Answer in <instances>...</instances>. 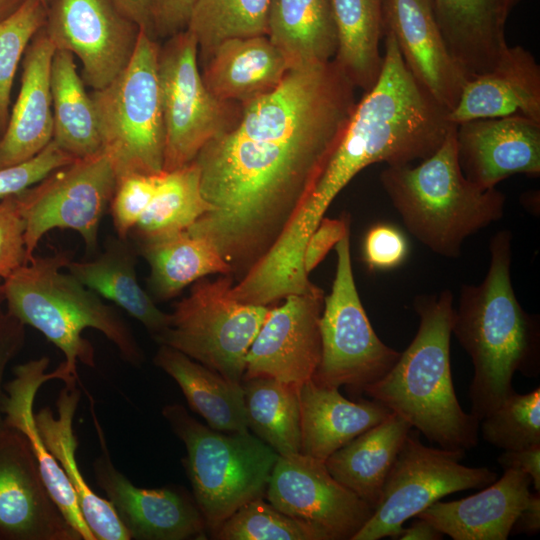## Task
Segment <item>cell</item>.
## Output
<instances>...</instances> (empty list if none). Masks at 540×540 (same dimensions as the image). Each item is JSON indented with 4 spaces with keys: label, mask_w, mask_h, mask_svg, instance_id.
Here are the masks:
<instances>
[{
    "label": "cell",
    "mask_w": 540,
    "mask_h": 540,
    "mask_svg": "<svg viewBox=\"0 0 540 540\" xmlns=\"http://www.w3.org/2000/svg\"><path fill=\"white\" fill-rule=\"evenodd\" d=\"M212 536L218 540H327L324 534L281 512L263 497L238 508Z\"/></svg>",
    "instance_id": "obj_38"
},
{
    "label": "cell",
    "mask_w": 540,
    "mask_h": 540,
    "mask_svg": "<svg viewBox=\"0 0 540 540\" xmlns=\"http://www.w3.org/2000/svg\"><path fill=\"white\" fill-rule=\"evenodd\" d=\"M356 103L334 60L294 67L273 90L242 104L237 122L200 150L194 162L211 210L186 231L217 249L235 281L297 216Z\"/></svg>",
    "instance_id": "obj_1"
},
{
    "label": "cell",
    "mask_w": 540,
    "mask_h": 540,
    "mask_svg": "<svg viewBox=\"0 0 540 540\" xmlns=\"http://www.w3.org/2000/svg\"><path fill=\"white\" fill-rule=\"evenodd\" d=\"M234 284L232 274L194 282L174 305L168 327L153 339L242 384L247 353L270 308L233 299Z\"/></svg>",
    "instance_id": "obj_10"
},
{
    "label": "cell",
    "mask_w": 540,
    "mask_h": 540,
    "mask_svg": "<svg viewBox=\"0 0 540 540\" xmlns=\"http://www.w3.org/2000/svg\"><path fill=\"white\" fill-rule=\"evenodd\" d=\"M383 26L414 79L449 112L467 79L448 49L431 0H384Z\"/></svg>",
    "instance_id": "obj_21"
},
{
    "label": "cell",
    "mask_w": 540,
    "mask_h": 540,
    "mask_svg": "<svg viewBox=\"0 0 540 540\" xmlns=\"http://www.w3.org/2000/svg\"><path fill=\"white\" fill-rule=\"evenodd\" d=\"M211 210L201 192L200 170L193 161L164 172L146 211L132 229L136 244L168 237L191 227Z\"/></svg>",
    "instance_id": "obj_36"
},
{
    "label": "cell",
    "mask_w": 540,
    "mask_h": 540,
    "mask_svg": "<svg viewBox=\"0 0 540 540\" xmlns=\"http://www.w3.org/2000/svg\"><path fill=\"white\" fill-rule=\"evenodd\" d=\"M419 328L390 371L363 393L405 419L442 448L469 450L480 421L458 402L452 381L450 339L453 294L443 290L414 299Z\"/></svg>",
    "instance_id": "obj_4"
},
{
    "label": "cell",
    "mask_w": 540,
    "mask_h": 540,
    "mask_svg": "<svg viewBox=\"0 0 540 540\" xmlns=\"http://www.w3.org/2000/svg\"><path fill=\"white\" fill-rule=\"evenodd\" d=\"M44 30L58 50L76 55L81 77L93 90L128 65L140 28L112 0H48Z\"/></svg>",
    "instance_id": "obj_15"
},
{
    "label": "cell",
    "mask_w": 540,
    "mask_h": 540,
    "mask_svg": "<svg viewBox=\"0 0 540 540\" xmlns=\"http://www.w3.org/2000/svg\"><path fill=\"white\" fill-rule=\"evenodd\" d=\"M153 362L175 380L190 408L210 428L226 433L249 432L242 384L166 345H160Z\"/></svg>",
    "instance_id": "obj_30"
},
{
    "label": "cell",
    "mask_w": 540,
    "mask_h": 540,
    "mask_svg": "<svg viewBox=\"0 0 540 540\" xmlns=\"http://www.w3.org/2000/svg\"><path fill=\"white\" fill-rule=\"evenodd\" d=\"M396 538L401 540H440L443 539V534L427 520L416 518L408 528H403Z\"/></svg>",
    "instance_id": "obj_51"
},
{
    "label": "cell",
    "mask_w": 540,
    "mask_h": 540,
    "mask_svg": "<svg viewBox=\"0 0 540 540\" xmlns=\"http://www.w3.org/2000/svg\"><path fill=\"white\" fill-rule=\"evenodd\" d=\"M162 415L184 443V466L193 498L211 536L245 503L264 497L278 454L250 432L214 430L190 416L180 404Z\"/></svg>",
    "instance_id": "obj_8"
},
{
    "label": "cell",
    "mask_w": 540,
    "mask_h": 540,
    "mask_svg": "<svg viewBox=\"0 0 540 540\" xmlns=\"http://www.w3.org/2000/svg\"><path fill=\"white\" fill-rule=\"evenodd\" d=\"M3 303H5L3 280L0 278V319L5 313L2 309Z\"/></svg>",
    "instance_id": "obj_53"
},
{
    "label": "cell",
    "mask_w": 540,
    "mask_h": 540,
    "mask_svg": "<svg viewBox=\"0 0 540 540\" xmlns=\"http://www.w3.org/2000/svg\"><path fill=\"white\" fill-rule=\"evenodd\" d=\"M163 174L129 173L117 177L109 204L117 237L129 238L156 194Z\"/></svg>",
    "instance_id": "obj_41"
},
{
    "label": "cell",
    "mask_w": 540,
    "mask_h": 540,
    "mask_svg": "<svg viewBox=\"0 0 540 540\" xmlns=\"http://www.w3.org/2000/svg\"><path fill=\"white\" fill-rule=\"evenodd\" d=\"M270 0H198L187 30L203 59L217 44L234 37L267 35Z\"/></svg>",
    "instance_id": "obj_37"
},
{
    "label": "cell",
    "mask_w": 540,
    "mask_h": 540,
    "mask_svg": "<svg viewBox=\"0 0 540 540\" xmlns=\"http://www.w3.org/2000/svg\"><path fill=\"white\" fill-rule=\"evenodd\" d=\"M324 297L318 287L269 309L247 353L242 381L269 377L300 387L314 377L321 359Z\"/></svg>",
    "instance_id": "obj_17"
},
{
    "label": "cell",
    "mask_w": 540,
    "mask_h": 540,
    "mask_svg": "<svg viewBox=\"0 0 540 540\" xmlns=\"http://www.w3.org/2000/svg\"><path fill=\"white\" fill-rule=\"evenodd\" d=\"M55 50L43 26L22 59L21 88L0 137V168L33 158L53 139L50 71Z\"/></svg>",
    "instance_id": "obj_23"
},
{
    "label": "cell",
    "mask_w": 540,
    "mask_h": 540,
    "mask_svg": "<svg viewBox=\"0 0 540 540\" xmlns=\"http://www.w3.org/2000/svg\"><path fill=\"white\" fill-rule=\"evenodd\" d=\"M198 0H153L155 38H169L187 28Z\"/></svg>",
    "instance_id": "obj_46"
},
{
    "label": "cell",
    "mask_w": 540,
    "mask_h": 540,
    "mask_svg": "<svg viewBox=\"0 0 540 540\" xmlns=\"http://www.w3.org/2000/svg\"><path fill=\"white\" fill-rule=\"evenodd\" d=\"M380 75L355 105L344 133L306 202L267 255L277 271H303L306 242L331 203L364 168L411 164L434 153L450 127L448 111L407 69L395 38L384 32Z\"/></svg>",
    "instance_id": "obj_2"
},
{
    "label": "cell",
    "mask_w": 540,
    "mask_h": 540,
    "mask_svg": "<svg viewBox=\"0 0 540 540\" xmlns=\"http://www.w3.org/2000/svg\"><path fill=\"white\" fill-rule=\"evenodd\" d=\"M498 463L503 470L515 469L526 473L531 478L535 491L540 492V445L504 451L498 457Z\"/></svg>",
    "instance_id": "obj_48"
},
{
    "label": "cell",
    "mask_w": 540,
    "mask_h": 540,
    "mask_svg": "<svg viewBox=\"0 0 540 540\" xmlns=\"http://www.w3.org/2000/svg\"><path fill=\"white\" fill-rule=\"evenodd\" d=\"M349 231L334 247L337 255L331 292L320 317L321 359L312 378L355 394L383 378L400 353L374 331L353 274Z\"/></svg>",
    "instance_id": "obj_11"
},
{
    "label": "cell",
    "mask_w": 540,
    "mask_h": 540,
    "mask_svg": "<svg viewBox=\"0 0 540 540\" xmlns=\"http://www.w3.org/2000/svg\"><path fill=\"white\" fill-rule=\"evenodd\" d=\"M264 496L275 508L318 530L327 540H351L373 512L333 478L324 460L302 453L278 456Z\"/></svg>",
    "instance_id": "obj_16"
},
{
    "label": "cell",
    "mask_w": 540,
    "mask_h": 540,
    "mask_svg": "<svg viewBox=\"0 0 540 540\" xmlns=\"http://www.w3.org/2000/svg\"><path fill=\"white\" fill-rule=\"evenodd\" d=\"M117 8L140 29L155 38L153 27V0H112ZM157 40V39H156Z\"/></svg>",
    "instance_id": "obj_49"
},
{
    "label": "cell",
    "mask_w": 540,
    "mask_h": 540,
    "mask_svg": "<svg viewBox=\"0 0 540 540\" xmlns=\"http://www.w3.org/2000/svg\"><path fill=\"white\" fill-rule=\"evenodd\" d=\"M24 0H0V21L16 11Z\"/></svg>",
    "instance_id": "obj_52"
},
{
    "label": "cell",
    "mask_w": 540,
    "mask_h": 540,
    "mask_svg": "<svg viewBox=\"0 0 540 540\" xmlns=\"http://www.w3.org/2000/svg\"><path fill=\"white\" fill-rule=\"evenodd\" d=\"M522 116L540 122V66L520 45L508 46L490 71L466 81L448 121Z\"/></svg>",
    "instance_id": "obj_22"
},
{
    "label": "cell",
    "mask_w": 540,
    "mask_h": 540,
    "mask_svg": "<svg viewBox=\"0 0 540 540\" xmlns=\"http://www.w3.org/2000/svg\"><path fill=\"white\" fill-rule=\"evenodd\" d=\"M116 179L111 162L101 151L53 170L15 195L25 225L26 263L43 235L55 228L78 232L87 253L95 254L99 226Z\"/></svg>",
    "instance_id": "obj_14"
},
{
    "label": "cell",
    "mask_w": 540,
    "mask_h": 540,
    "mask_svg": "<svg viewBox=\"0 0 540 540\" xmlns=\"http://www.w3.org/2000/svg\"><path fill=\"white\" fill-rule=\"evenodd\" d=\"M464 450L424 445L409 433L370 518L351 540L396 538L403 524L444 496L484 488L498 479L487 467L461 464Z\"/></svg>",
    "instance_id": "obj_13"
},
{
    "label": "cell",
    "mask_w": 540,
    "mask_h": 540,
    "mask_svg": "<svg viewBox=\"0 0 540 540\" xmlns=\"http://www.w3.org/2000/svg\"><path fill=\"white\" fill-rule=\"evenodd\" d=\"M0 539L82 540L51 497L26 438L0 431Z\"/></svg>",
    "instance_id": "obj_19"
},
{
    "label": "cell",
    "mask_w": 540,
    "mask_h": 540,
    "mask_svg": "<svg viewBox=\"0 0 540 540\" xmlns=\"http://www.w3.org/2000/svg\"><path fill=\"white\" fill-rule=\"evenodd\" d=\"M522 0H431L448 49L467 80L495 67L508 48L506 23Z\"/></svg>",
    "instance_id": "obj_25"
},
{
    "label": "cell",
    "mask_w": 540,
    "mask_h": 540,
    "mask_svg": "<svg viewBox=\"0 0 540 540\" xmlns=\"http://www.w3.org/2000/svg\"><path fill=\"white\" fill-rule=\"evenodd\" d=\"M50 87L54 123L52 140L76 159L101 152L94 103L85 90L71 52L55 50Z\"/></svg>",
    "instance_id": "obj_33"
},
{
    "label": "cell",
    "mask_w": 540,
    "mask_h": 540,
    "mask_svg": "<svg viewBox=\"0 0 540 540\" xmlns=\"http://www.w3.org/2000/svg\"><path fill=\"white\" fill-rule=\"evenodd\" d=\"M480 422L484 440L504 451L540 445V388L513 392Z\"/></svg>",
    "instance_id": "obj_40"
},
{
    "label": "cell",
    "mask_w": 540,
    "mask_h": 540,
    "mask_svg": "<svg viewBox=\"0 0 540 540\" xmlns=\"http://www.w3.org/2000/svg\"><path fill=\"white\" fill-rule=\"evenodd\" d=\"M409 244L404 233L389 223H377L366 233L362 258L370 270H391L407 259Z\"/></svg>",
    "instance_id": "obj_43"
},
{
    "label": "cell",
    "mask_w": 540,
    "mask_h": 540,
    "mask_svg": "<svg viewBox=\"0 0 540 540\" xmlns=\"http://www.w3.org/2000/svg\"><path fill=\"white\" fill-rule=\"evenodd\" d=\"M91 411L101 447L92 465L95 481L130 539H204L207 529L194 498L179 488L135 486L114 466L102 428L93 409Z\"/></svg>",
    "instance_id": "obj_18"
},
{
    "label": "cell",
    "mask_w": 540,
    "mask_h": 540,
    "mask_svg": "<svg viewBox=\"0 0 540 540\" xmlns=\"http://www.w3.org/2000/svg\"><path fill=\"white\" fill-rule=\"evenodd\" d=\"M463 175L482 189L510 176L540 174V122L522 116L466 121L456 125Z\"/></svg>",
    "instance_id": "obj_20"
},
{
    "label": "cell",
    "mask_w": 540,
    "mask_h": 540,
    "mask_svg": "<svg viewBox=\"0 0 540 540\" xmlns=\"http://www.w3.org/2000/svg\"><path fill=\"white\" fill-rule=\"evenodd\" d=\"M531 478L506 469L500 479L469 497L436 501L415 518L430 522L454 540H506L531 495Z\"/></svg>",
    "instance_id": "obj_24"
},
{
    "label": "cell",
    "mask_w": 540,
    "mask_h": 540,
    "mask_svg": "<svg viewBox=\"0 0 540 540\" xmlns=\"http://www.w3.org/2000/svg\"><path fill=\"white\" fill-rule=\"evenodd\" d=\"M383 2L331 0L337 33L333 60L354 87L364 92L373 87L382 70Z\"/></svg>",
    "instance_id": "obj_34"
},
{
    "label": "cell",
    "mask_w": 540,
    "mask_h": 540,
    "mask_svg": "<svg viewBox=\"0 0 540 540\" xmlns=\"http://www.w3.org/2000/svg\"><path fill=\"white\" fill-rule=\"evenodd\" d=\"M135 247L150 268L149 294L159 301L176 297L187 286L208 275L232 274L229 264L209 241L187 231Z\"/></svg>",
    "instance_id": "obj_32"
},
{
    "label": "cell",
    "mask_w": 540,
    "mask_h": 540,
    "mask_svg": "<svg viewBox=\"0 0 540 540\" xmlns=\"http://www.w3.org/2000/svg\"><path fill=\"white\" fill-rule=\"evenodd\" d=\"M201 60L208 91L219 100L241 105L273 90L290 69L267 35L223 40Z\"/></svg>",
    "instance_id": "obj_26"
},
{
    "label": "cell",
    "mask_w": 540,
    "mask_h": 540,
    "mask_svg": "<svg viewBox=\"0 0 540 540\" xmlns=\"http://www.w3.org/2000/svg\"><path fill=\"white\" fill-rule=\"evenodd\" d=\"M489 252L482 282L461 286L452 322V334L474 367L470 413L479 421L515 392L516 372L535 377L540 368L539 318L523 309L512 284L511 232L494 234Z\"/></svg>",
    "instance_id": "obj_3"
},
{
    "label": "cell",
    "mask_w": 540,
    "mask_h": 540,
    "mask_svg": "<svg viewBox=\"0 0 540 540\" xmlns=\"http://www.w3.org/2000/svg\"><path fill=\"white\" fill-rule=\"evenodd\" d=\"M267 36L290 69L333 60L337 33L331 0H270Z\"/></svg>",
    "instance_id": "obj_31"
},
{
    "label": "cell",
    "mask_w": 540,
    "mask_h": 540,
    "mask_svg": "<svg viewBox=\"0 0 540 540\" xmlns=\"http://www.w3.org/2000/svg\"><path fill=\"white\" fill-rule=\"evenodd\" d=\"M299 404L300 453L324 461L392 413L376 400L351 401L338 387L313 379L300 386Z\"/></svg>",
    "instance_id": "obj_27"
},
{
    "label": "cell",
    "mask_w": 540,
    "mask_h": 540,
    "mask_svg": "<svg viewBox=\"0 0 540 540\" xmlns=\"http://www.w3.org/2000/svg\"><path fill=\"white\" fill-rule=\"evenodd\" d=\"M25 341V325L5 312L0 319V431L6 426L2 411L4 373L9 362L20 352Z\"/></svg>",
    "instance_id": "obj_47"
},
{
    "label": "cell",
    "mask_w": 540,
    "mask_h": 540,
    "mask_svg": "<svg viewBox=\"0 0 540 540\" xmlns=\"http://www.w3.org/2000/svg\"><path fill=\"white\" fill-rule=\"evenodd\" d=\"M380 182L407 230L439 256L457 258L464 241L505 213L506 196L482 189L462 173L456 125L429 157L416 166H386Z\"/></svg>",
    "instance_id": "obj_6"
},
{
    "label": "cell",
    "mask_w": 540,
    "mask_h": 540,
    "mask_svg": "<svg viewBox=\"0 0 540 540\" xmlns=\"http://www.w3.org/2000/svg\"><path fill=\"white\" fill-rule=\"evenodd\" d=\"M248 428L279 456L300 453L299 386L269 377L242 381Z\"/></svg>",
    "instance_id": "obj_35"
},
{
    "label": "cell",
    "mask_w": 540,
    "mask_h": 540,
    "mask_svg": "<svg viewBox=\"0 0 540 540\" xmlns=\"http://www.w3.org/2000/svg\"><path fill=\"white\" fill-rule=\"evenodd\" d=\"M350 229L351 220L348 214H343L339 218L324 216L321 219L304 248L303 266L308 276Z\"/></svg>",
    "instance_id": "obj_45"
},
{
    "label": "cell",
    "mask_w": 540,
    "mask_h": 540,
    "mask_svg": "<svg viewBox=\"0 0 540 540\" xmlns=\"http://www.w3.org/2000/svg\"><path fill=\"white\" fill-rule=\"evenodd\" d=\"M158 80L165 131L163 171L194 161L204 145L231 128L242 105L219 100L198 67V44L187 29L159 47Z\"/></svg>",
    "instance_id": "obj_12"
},
{
    "label": "cell",
    "mask_w": 540,
    "mask_h": 540,
    "mask_svg": "<svg viewBox=\"0 0 540 540\" xmlns=\"http://www.w3.org/2000/svg\"><path fill=\"white\" fill-rule=\"evenodd\" d=\"M71 260L67 251L33 256L12 272L3 280L6 312L41 332L63 352L64 385H77L78 363L95 367L93 345L82 336L88 328L111 341L125 362L140 367L144 353L117 309L62 272Z\"/></svg>",
    "instance_id": "obj_5"
},
{
    "label": "cell",
    "mask_w": 540,
    "mask_h": 540,
    "mask_svg": "<svg viewBox=\"0 0 540 540\" xmlns=\"http://www.w3.org/2000/svg\"><path fill=\"white\" fill-rule=\"evenodd\" d=\"M137 249L129 239L107 237L104 250L90 261L71 260L65 269L84 286L139 321L155 338L170 323L151 295L138 283Z\"/></svg>",
    "instance_id": "obj_28"
},
{
    "label": "cell",
    "mask_w": 540,
    "mask_h": 540,
    "mask_svg": "<svg viewBox=\"0 0 540 540\" xmlns=\"http://www.w3.org/2000/svg\"><path fill=\"white\" fill-rule=\"evenodd\" d=\"M46 5L40 0H24L11 15L0 21V137L10 116V96L22 56L45 25Z\"/></svg>",
    "instance_id": "obj_39"
},
{
    "label": "cell",
    "mask_w": 540,
    "mask_h": 540,
    "mask_svg": "<svg viewBox=\"0 0 540 540\" xmlns=\"http://www.w3.org/2000/svg\"><path fill=\"white\" fill-rule=\"evenodd\" d=\"M75 159L52 140L33 158L16 165L0 168V201L23 192L41 181L53 170L65 166Z\"/></svg>",
    "instance_id": "obj_42"
},
{
    "label": "cell",
    "mask_w": 540,
    "mask_h": 540,
    "mask_svg": "<svg viewBox=\"0 0 540 540\" xmlns=\"http://www.w3.org/2000/svg\"><path fill=\"white\" fill-rule=\"evenodd\" d=\"M411 429L405 419L392 412L331 454L325 460L326 468L334 479L374 509Z\"/></svg>",
    "instance_id": "obj_29"
},
{
    "label": "cell",
    "mask_w": 540,
    "mask_h": 540,
    "mask_svg": "<svg viewBox=\"0 0 540 540\" xmlns=\"http://www.w3.org/2000/svg\"><path fill=\"white\" fill-rule=\"evenodd\" d=\"M47 356L14 367V377L4 385L2 411L5 425L19 431L27 440L47 487L61 486L66 477L75 491L81 513L96 540H130L110 502L87 484L76 461L78 440L73 420L81 398L77 385L60 390L55 415L49 407L34 414L39 388L59 380L57 369L47 372Z\"/></svg>",
    "instance_id": "obj_7"
},
{
    "label": "cell",
    "mask_w": 540,
    "mask_h": 540,
    "mask_svg": "<svg viewBox=\"0 0 540 540\" xmlns=\"http://www.w3.org/2000/svg\"><path fill=\"white\" fill-rule=\"evenodd\" d=\"M25 225L16 196L0 201V278L6 279L26 263Z\"/></svg>",
    "instance_id": "obj_44"
},
{
    "label": "cell",
    "mask_w": 540,
    "mask_h": 540,
    "mask_svg": "<svg viewBox=\"0 0 540 540\" xmlns=\"http://www.w3.org/2000/svg\"><path fill=\"white\" fill-rule=\"evenodd\" d=\"M540 530V492L531 493L527 504L518 515L511 533L537 534Z\"/></svg>",
    "instance_id": "obj_50"
},
{
    "label": "cell",
    "mask_w": 540,
    "mask_h": 540,
    "mask_svg": "<svg viewBox=\"0 0 540 540\" xmlns=\"http://www.w3.org/2000/svg\"><path fill=\"white\" fill-rule=\"evenodd\" d=\"M157 40L140 29L130 62L90 94L102 152L116 177L163 172L165 131L158 80Z\"/></svg>",
    "instance_id": "obj_9"
},
{
    "label": "cell",
    "mask_w": 540,
    "mask_h": 540,
    "mask_svg": "<svg viewBox=\"0 0 540 540\" xmlns=\"http://www.w3.org/2000/svg\"><path fill=\"white\" fill-rule=\"evenodd\" d=\"M42 3H44L46 6H47V1L48 0H40Z\"/></svg>",
    "instance_id": "obj_54"
}]
</instances>
